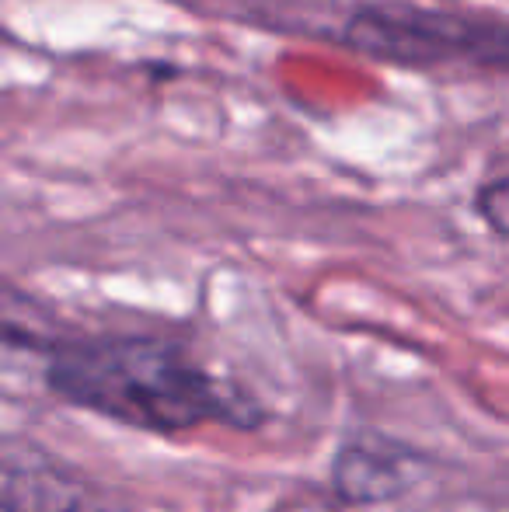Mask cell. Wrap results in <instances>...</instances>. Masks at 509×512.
Instances as JSON below:
<instances>
[{"mask_svg":"<svg viewBox=\"0 0 509 512\" xmlns=\"http://www.w3.org/2000/svg\"><path fill=\"white\" fill-rule=\"evenodd\" d=\"M46 384L67 405L157 436L206 422H258L252 398L164 338H81L56 345Z\"/></svg>","mask_w":509,"mask_h":512,"instance_id":"1","label":"cell"},{"mask_svg":"<svg viewBox=\"0 0 509 512\" xmlns=\"http://www.w3.org/2000/svg\"><path fill=\"white\" fill-rule=\"evenodd\" d=\"M349 39L360 53L394 63H443L478 60L509 63V32L450 14L415 11V7H367L349 25Z\"/></svg>","mask_w":509,"mask_h":512,"instance_id":"2","label":"cell"},{"mask_svg":"<svg viewBox=\"0 0 509 512\" xmlns=\"http://www.w3.org/2000/svg\"><path fill=\"white\" fill-rule=\"evenodd\" d=\"M475 206H478V213H482V220L489 223L499 237H509V175L485 185V189L478 192Z\"/></svg>","mask_w":509,"mask_h":512,"instance_id":"4","label":"cell"},{"mask_svg":"<svg viewBox=\"0 0 509 512\" xmlns=\"http://www.w3.org/2000/svg\"><path fill=\"white\" fill-rule=\"evenodd\" d=\"M401 467L394 457L370 446H346L335 464V485L353 502H381L398 492Z\"/></svg>","mask_w":509,"mask_h":512,"instance_id":"3","label":"cell"}]
</instances>
